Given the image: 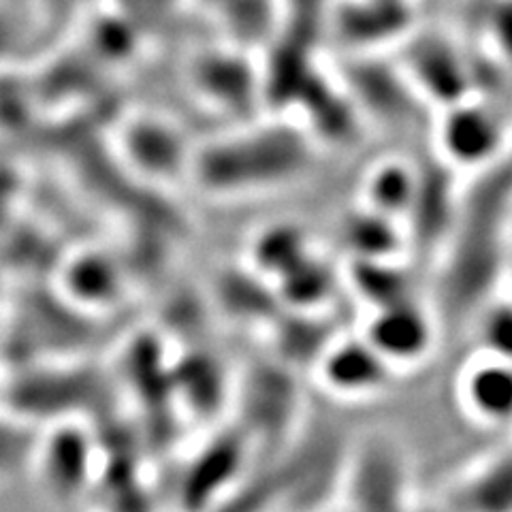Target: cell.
<instances>
[{
	"mask_svg": "<svg viewBox=\"0 0 512 512\" xmlns=\"http://www.w3.org/2000/svg\"><path fill=\"white\" fill-rule=\"evenodd\" d=\"M314 139L291 120H267L222 135L192 154L190 180L212 197L278 190L308 173Z\"/></svg>",
	"mask_w": 512,
	"mask_h": 512,
	"instance_id": "6da1fadb",
	"label": "cell"
},
{
	"mask_svg": "<svg viewBox=\"0 0 512 512\" xmlns=\"http://www.w3.org/2000/svg\"><path fill=\"white\" fill-rule=\"evenodd\" d=\"M107 384L90 365L73 363V359L30 363L26 372L13 380L3 378L0 406L22 419L35 423L79 421V414L96 408L107 397Z\"/></svg>",
	"mask_w": 512,
	"mask_h": 512,
	"instance_id": "7a4b0ae2",
	"label": "cell"
},
{
	"mask_svg": "<svg viewBox=\"0 0 512 512\" xmlns=\"http://www.w3.org/2000/svg\"><path fill=\"white\" fill-rule=\"evenodd\" d=\"M96 461V442L82 421H60L41 431L35 463L47 495L73 502L90 489Z\"/></svg>",
	"mask_w": 512,
	"mask_h": 512,
	"instance_id": "3957f363",
	"label": "cell"
},
{
	"mask_svg": "<svg viewBox=\"0 0 512 512\" xmlns=\"http://www.w3.org/2000/svg\"><path fill=\"white\" fill-rule=\"evenodd\" d=\"M239 425L246 440L276 451L280 442L293 434L297 414V391L291 376L274 367H259L246 374L237 389Z\"/></svg>",
	"mask_w": 512,
	"mask_h": 512,
	"instance_id": "277c9868",
	"label": "cell"
},
{
	"mask_svg": "<svg viewBox=\"0 0 512 512\" xmlns=\"http://www.w3.org/2000/svg\"><path fill=\"white\" fill-rule=\"evenodd\" d=\"M120 152L137 173L150 175L156 182H175L188 175L192 154L182 133L163 118H133L124 126Z\"/></svg>",
	"mask_w": 512,
	"mask_h": 512,
	"instance_id": "5b68a950",
	"label": "cell"
},
{
	"mask_svg": "<svg viewBox=\"0 0 512 512\" xmlns=\"http://www.w3.org/2000/svg\"><path fill=\"white\" fill-rule=\"evenodd\" d=\"M414 22L412 0H342L331 13V26L340 41L359 54L410 37Z\"/></svg>",
	"mask_w": 512,
	"mask_h": 512,
	"instance_id": "8992f818",
	"label": "cell"
},
{
	"mask_svg": "<svg viewBox=\"0 0 512 512\" xmlns=\"http://www.w3.org/2000/svg\"><path fill=\"white\" fill-rule=\"evenodd\" d=\"M314 367L320 384L333 395L363 397L382 389L391 365L378 355L370 342L359 338L331 340Z\"/></svg>",
	"mask_w": 512,
	"mask_h": 512,
	"instance_id": "52a82bcc",
	"label": "cell"
},
{
	"mask_svg": "<svg viewBox=\"0 0 512 512\" xmlns=\"http://www.w3.org/2000/svg\"><path fill=\"white\" fill-rule=\"evenodd\" d=\"M250 442L235 427V434L220 436L195 459V466L186 472L182 485V500L186 506H203L210 500H220L229 485L242 474Z\"/></svg>",
	"mask_w": 512,
	"mask_h": 512,
	"instance_id": "ba28073f",
	"label": "cell"
},
{
	"mask_svg": "<svg viewBox=\"0 0 512 512\" xmlns=\"http://www.w3.org/2000/svg\"><path fill=\"white\" fill-rule=\"evenodd\" d=\"M126 274L109 254H75L62 269V295L86 312L114 308L126 291Z\"/></svg>",
	"mask_w": 512,
	"mask_h": 512,
	"instance_id": "9c48e42d",
	"label": "cell"
},
{
	"mask_svg": "<svg viewBox=\"0 0 512 512\" xmlns=\"http://www.w3.org/2000/svg\"><path fill=\"white\" fill-rule=\"evenodd\" d=\"M399 466L387 444L372 442L361 446L342 470V493L355 508L393 506L399 495Z\"/></svg>",
	"mask_w": 512,
	"mask_h": 512,
	"instance_id": "30bf717a",
	"label": "cell"
},
{
	"mask_svg": "<svg viewBox=\"0 0 512 512\" xmlns=\"http://www.w3.org/2000/svg\"><path fill=\"white\" fill-rule=\"evenodd\" d=\"M195 86L212 103L244 114L256 101V90L263 79L235 52L203 54L192 67Z\"/></svg>",
	"mask_w": 512,
	"mask_h": 512,
	"instance_id": "8fae6325",
	"label": "cell"
},
{
	"mask_svg": "<svg viewBox=\"0 0 512 512\" xmlns=\"http://www.w3.org/2000/svg\"><path fill=\"white\" fill-rule=\"evenodd\" d=\"M376 310L363 338L389 365L419 359L429 344L427 320L421 312L399 303Z\"/></svg>",
	"mask_w": 512,
	"mask_h": 512,
	"instance_id": "7c38bea8",
	"label": "cell"
},
{
	"mask_svg": "<svg viewBox=\"0 0 512 512\" xmlns=\"http://www.w3.org/2000/svg\"><path fill=\"white\" fill-rule=\"evenodd\" d=\"M312 250L310 237L303 227L291 220H278L265 224L250 239L248 265L267 280L276 282Z\"/></svg>",
	"mask_w": 512,
	"mask_h": 512,
	"instance_id": "4fadbf2b",
	"label": "cell"
},
{
	"mask_svg": "<svg viewBox=\"0 0 512 512\" xmlns=\"http://www.w3.org/2000/svg\"><path fill=\"white\" fill-rule=\"evenodd\" d=\"M263 282L271 280L261 276L250 265L246 271H227V274L220 276L216 286L222 310L239 320H263V323H269L271 327V323L282 314L284 306L274 284L267 286V291H259Z\"/></svg>",
	"mask_w": 512,
	"mask_h": 512,
	"instance_id": "5bb4252c",
	"label": "cell"
},
{
	"mask_svg": "<svg viewBox=\"0 0 512 512\" xmlns=\"http://www.w3.org/2000/svg\"><path fill=\"white\" fill-rule=\"evenodd\" d=\"M335 286L333 269L314 250L274 282L284 310L318 312Z\"/></svg>",
	"mask_w": 512,
	"mask_h": 512,
	"instance_id": "9a60e30c",
	"label": "cell"
},
{
	"mask_svg": "<svg viewBox=\"0 0 512 512\" xmlns=\"http://www.w3.org/2000/svg\"><path fill=\"white\" fill-rule=\"evenodd\" d=\"M463 391L478 416L489 421L508 419L512 416V361L493 359L476 365L468 374Z\"/></svg>",
	"mask_w": 512,
	"mask_h": 512,
	"instance_id": "2e32d148",
	"label": "cell"
},
{
	"mask_svg": "<svg viewBox=\"0 0 512 512\" xmlns=\"http://www.w3.org/2000/svg\"><path fill=\"white\" fill-rule=\"evenodd\" d=\"M406 71L416 82L436 84V88L442 82L459 84L463 75L461 58L457 56L455 47L438 35H427L410 43Z\"/></svg>",
	"mask_w": 512,
	"mask_h": 512,
	"instance_id": "e0dca14e",
	"label": "cell"
},
{
	"mask_svg": "<svg viewBox=\"0 0 512 512\" xmlns=\"http://www.w3.org/2000/svg\"><path fill=\"white\" fill-rule=\"evenodd\" d=\"M22 416L0 408V480L32 468L41 431Z\"/></svg>",
	"mask_w": 512,
	"mask_h": 512,
	"instance_id": "ac0fdd59",
	"label": "cell"
},
{
	"mask_svg": "<svg viewBox=\"0 0 512 512\" xmlns=\"http://www.w3.org/2000/svg\"><path fill=\"white\" fill-rule=\"evenodd\" d=\"M410 197V175L397 165L378 167L367 180V201L370 210L389 216L402 210Z\"/></svg>",
	"mask_w": 512,
	"mask_h": 512,
	"instance_id": "d6986e66",
	"label": "cell"
},
{
	"mask_svg": "<svg viewBox=\"0 0 512 512\" xmlns=\"http://www.w3.org/2000/svg\"><path fill=\"white\" fill-rule=\"evenodd\" d=\"M487 24L495 47L512 64V0H493L489 5Z\"/></svg>",
	"mask_w": 512,
	"mask_h": 512,
	"instance_id": "ffe728a7",
	"label": "cell"
},
{
	"mask_svg": "<svg viewBox=\"0 0 512 512\" xmlns=\"http://www.w3.org/2000/svg\"><path fill=\"white\" fill-rule=\"evenodd\" d=\"M487 344L498 359L512 361V310L493 312L487 323Z\"/></svg>",
	"mask_w": 512,
	"mask_h": 512,
	"instance_id": "44dd1931",
	"label": "cell"
},
{
	"mask_svg": "<svg viewBox=\"0 0 512 512\" xmlns=\"http://www.w3.org/2000/svg\"><path fill=\"white\" fill-rule=\"evenodd\" d=\"M0 359H3V318H0ZM0 389H3V374H0Z\"/></svg>",
	"mask_w": 512,
	"mask_h": 512,
	"instance_id": "7402d4cb",
	"label": "cell"
}]
</instances>
